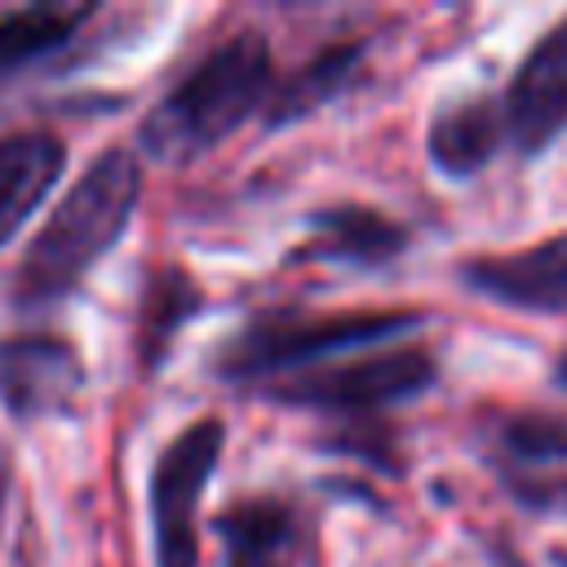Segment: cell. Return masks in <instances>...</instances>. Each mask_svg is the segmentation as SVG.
Returning <instances> with one entry per match:
<instances>
[{"mask_svg": "<svg viewBox=\"0 0 567 567\" xmlns=\"http://www.w3.org/2000/svg\"><path fill=\"white\" fill-rule=\"evenodd\" d=\"M142 195V168L128 151H102L75 186L58 199L40 235L27 244V257L13 275L18 306H49L66 297L124 235Z\"/></svg>", "mask_w": 567, "mask_h": 567, "instance_id": "1", "label": "cell"}, {"mask_svg": "<svg viewBox=\"0 0 567 567\" xmlns=\"http://www.w3.org/2000/svg\"><path fill=\"white\" fill-rule=\"evenodd\" d=\"M270 93V49L257 31L217 44L159 106L142 120L137 142L159 164H190L230 137Z\"/></svg>", "mask_w": 567, "mask_h": 567, "instance_id": "2", "label": "cell"}, {"mask_svg": "<svg viewBox=\"0 0 567 567\" xmlns=\"http://www.w3.org/2000/svg\"><path fill=\"white\" fill-rule=\"evenodd\" d=\"M421 315L412 310H346V315H266L226 341L217 372L230 381H252L288 363H310L337 350L377 346L412 332Z\"/></svg>", "mask_w": 567, "mask_h": 567, "instance_id": "3", "label": "cell"}, {"mask_svg": "<svg viewBox=\"0 0 567 567\" xmlns=\"http://www.w3.org/2000/svg\"><path fill=\"white\" fill-rule=\"evenodd\" d=\"M226 443V425L217 416H204L186 425L151 470V523H155V567H195L199 540H195V509L199 496L217 470Z\"/></svg>", "mask_w": 567, "mask_h": 567, "instance_id": "4", "label": "cell"}, {"mask_svg": "<svg viewBox=\"0 0 567 567\" xmlns=\"http://www.w3.org/2000/svg\"><path fill=\"white\" fill-rule=\"evenodd\" d=\"M434 381V354L421 346H399L381 354H363L323 372H306L284 381L275 394L284 403L301 408H341V412H363V408H385L399 399L421 394Z\"/></svg>", "mask_w": 567, "mask_h": 567, "instance_id": "5", "label": "cell"}, {"mask_svg": "<svg viewBox=\"0 0 567 567\" xmlns=\"http://www.w3.org/2000/svg\"><path fill=\"white\" fill-rule=\"evenodd\" d=\"M84 390V363L71 341L27 332L0 341V403L9 416L35 421L66 412Z\"/></svg>", "mask_w": 567, "mask_h": 567, "instance_id": "6", "label": "cell"}, {"mask_svg": "<svg viewBox=\"0 0 567 567\" xmlns=\"http://www.w3.org/2000/svg\"><path fill=\"white\" fill-rule=\"evenodd\" d=\"M501 106L518 151H545L567 128V18L523 58Z\"/></svg>", "mask_w": 567, "mask_h": 567, "instance_id": "7", "label": "cell"}, {"mask_svg": "<svg viewBox=\"0 0 567 567\" xmlns=\"http://www.w3.org/2000/svg\"><path fill=\"white\" fill-rule=\"evenodd\" d=\"M465 288L540 315H567V235L527 244L501 257H474L461 266Z\"/></svg>", "mask_w": 567, "mask_h": 567, "instance_id": "8", "label": "cell"}, {"mask_svg": "<svg viewBox=\"0 0 567 567\" xmlns=\"http://www.w3.org/2000/svg\"><path fill=\"white\" fill-rule=\"evenodd\" d=\"M62 168H66V146L53 133L0 137V248L44 204Z\"/></svg>", "mask_w": 567, "mask_h": 567, "instance_id": "9", "label": "cell"}, {"mask_svg": "<svg viewBox=\"0 0 567 567\" xmlns=\"http://www.w3.org/2000/svg\"><path fill=\"white\" fill-rule=\"evenodd\" d=\"M505 137H509L505 106L492 102V97H465V102H452L434 115L425 146H430V159L443 173L470 177L501 151Z\"/></svg>", "mask_w": 567, "mask_h": 567, "instance_id": "10", "label": "cell"}, {"mask_svg": "<svg viewBox=\"0 0 567 567\" xmlns=\"http://www.w3.org/2000/svg\"><path fill=\"white\" fill-rule=\"evenodd\" d=\"M403 239H408L403 226H394L377 208H323V213H315V239L297 257L377 266V261L399 257Z\"/></svg>", "mask_w": 567, "mask_h": 567, "instance_id": "11", "label": "cell"}, {"mask_svg": "<svg viewBox=\"0 0 567 567\" xmlns=\"http://www.w3.org/2000/svg\"><path fill=\"white\" fill-rule=\"evenodd\" d=\"M199 310V288L186 270L177 266H164L146 279V292H142V310H137V350H142V363L155 368L173 341V332Z\"/></svg>", "mask_w": 567, "mask_h": 567, "instance_id": "12", "label": "cell"}, {"mask_svg": "<svg viewBox=\"0 0 567 567\" xmlns=\"http://www.w3.org/2000/svg\"><path fill=\"white\" fill-rule=\"evenodd\" d=\"M359 66V44H332L323 49L315 62H306L301 71H292L275 93H270V106H266V120L270 124H292L310 111H319L328 97H337L350 75Z\"/></svg>", "mask_w": 567, "mask_h": 567, "instance_id": "13", "label": "cell"}, {"mask_svg": "<svg viewBox=\"0 0 567 567\" xmlns=\"http://www.w3.org/2000/svg\"><path fill=\"white\" fill-rule=\"evenodd\" d=\"M217 527L226 540V567H288V514L275 501H244L230 514H221Z\"/></svg>", "mask_w": 567, "mask_h": 567, "instance_id": "14", "label": "cell"}, {"mask_svg": "<svg viewBox=\"0 0 567 567\" xmlns=\"http://www.w3.org/2000/svg\"><path fill=\"white\" fill-rule=\"evenodd\" d=\"M89 18L84 4L62 9V4H31V9H9L0 13V75L9 66H22L31 58L53 53L75 35V27Z\"/></svg>", "mask_w": 567, "mask_h": 567, "instance_id": "15", "label": "cell"}, {"mask_svg": "<svg viewBox=\"0 0 567 567\" xmlns=\"http://www.w3.org/2000/svg\"><path fill=\"white\" fill-rule=\"evenodd\" d=\"M501 439L518 461H558V456H567V416L523 412V416L505 421Z\"/></svg>", "mask_w": 567, "mask_h": 567, "instance_id": "16", "label": "cell"}, {"mask_svg": "<svg viewBox=\"0 0 567 567\" xmlns=\"http://www.w3.org/2000/svg\"><path fill=\"white\" fill-rule=\"evenodd\" d=\"M558 381H563V385H567V354H563V359H558Z\"/></svg>", "mask_w": 567, "mask_h": 567, "instance_id": "17", "label": "cell"}, {"mask_svg": "<svg viewBox=\"0 0 567 567\" xmlns=\"http://www.w3.org/2000/svg\"><path fill=\"white\" fill-rule=\"evenodd\" d=\"M558 563H563V567H567V558H563V554H558Z\"/></svg>", "mask_w": 567, "mask_h": 567, "instance_id": "18", "label": "cell"}]
</instances>
